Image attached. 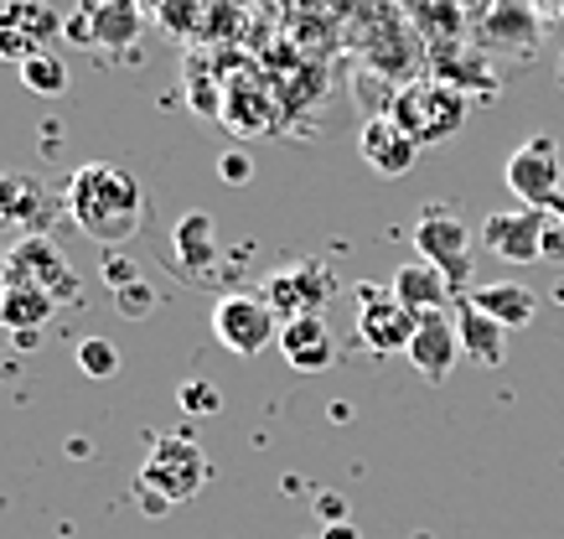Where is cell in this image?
Listing matches in <instances>:
<instances>
[{"instance_id": "obj_16", "label": "cell", "mask_w": 564, "mask_h": 539, "mask_svg": "<svg viewBox=\"0 0 564 539\" xmlns=\"http://www.w3.org/2000/svg\"><path fill=\"white\" fill-rule=\"evenodd\" d=\"M280 358H285L295 374H322V368L337 358V343H332L326 316H295V322H280Z\"/></svg>"}, {"instance_id": "obj_30", "label": "cell", "mask_w": 564, "mask_h": 539, "mask_svg": "<svg viewBox=\"0 0 564 539\" xmlns=\"http://www.w3.org/2000/svg\"><path fill=\"white\" fill-rule=\"evenodd\" d=\"M326 539H358V529H352V524H332V529H326Z\"/></svg>"}, {"instance_id": "obj_35", "label": "cell", "mask_w": 564, "mask_h": 539, "mask_svg": "<svg viewBox=\"0 0 564 539\" xmlns=\"http://www.w3.org/2000/svg\"><path fill=\"white\" fill-rule=\"evenodd\" d=\"M0 332H6V327H0Z\"/></svg>"}, {"instance_id": "obj_12", "label": "cell", "mask_w": 564, "mask_h": 539, "mask_svg": "<svg viewBox=\"0 0 564 539\" xmlns=\"http://www.w3.org/2000/svg\"><path fill=\"white\" fill-rule=\"evenodd\" d=\"M6 280L42 285V291H52V297H73V265L63 260V249H52L42 234L21 239L17 249H6Z\"/></svg>"}, {"instance_id": "obj_27", "label": "cell", "mask_w": 564, "mask_h": 539, "mask_svg": "<svg viewBox=\"0 0 564 539\" xmlns=\"http://www.w3.org/2000/svg\"><path fill=\"white\" fill-rule=\"evenodd\" d=\"M544 260H554V265L564 260V224H560V218H549V234H544Z\"/></svg>"}, {"instance_id": "obj_33", "label": "cell", "mask_w": 564, "mask_h": 539, "mask_svg": "<svg viewBox=\"0 0 564 539\" xmlns=\"http://www.w3.org/2000/svg\"><path fill=\"white\" fill-rule=\"evenodd\" d=\"M560 84H564V57H560Z\"/></svg>"}, {"instance_id": "obj_28", "label": "cell", "mask_w": 564, "mask_h": 539, "mask_svg": "<svg viewBox=\"0 0 564 539\" xmlns=\"http://www.w3.org/2000/svg\"><path fill=\"white\" fill-rule=\"evenodd\" d=\"M218 172H223V182H249V161H243V157H223Z\"/></svg>"}, {"instance_id": "obj_3", "label": "cell", "mask_w": 564, "mask_h": 539, "mask_svg": "<svg viewBox=\"0 0 564 539\" xmlns=\"http://www.w3.org/2000/svg\"><path fill=\"white\" fill-rule=\"evenodd\" d=\"M207 483V456L192 435H155L140 462V493H151L155 508L187 504Z\"/></svg>"}, {"instance_id": "obj_7", "label": "cell", "mask_w": 564, "mask_h": 539, "mask_svg": "<svg viewBox=\"0 0 564 539\" xmlns=\"http://www.w3.org/2000/svg\"><path fill=\"white\" fill-rule=\"evenodd\" d=\"M343 285L332 276L326 260H295V265H280L270 280H264V301L274 306L280 322H295V316H322L326 301L337 297Z\"/></svg>"}, {"instance_id": "obj_5", "label": "cell", "mask_w": 564, "mask_h": 539, "mask_svg": "<svg viewBox=\"0 0 564 539\" xmlns=\"http://www.w3.org/2000/svg\"><path fill=\"white\" fill-rule=\"evenodd\" d=\"M213 337H218V348L239 353V358H259L270 343H280V316L264 297L228 291L213 306Z\"/></svg>"}, {"instance_id": "obj_6", "label": "cell", "mask_w": 564, "mask_h": 539, "mask_svg": "<svg viewBox=\"0 0 564 539\" xmlns=\"http://www.w3.org/2000/svg\"><path fill=\"white\" fill-rule=\"evenodd\" d=\"M508 192H513L523 208H544V213H560L564 208V187H560V145L549 136H533L523 140L513 157H508Z\"/></svg>"}, {"instance_id": "obj_1", "label": "cell", "mask_w": 564, "mask_h": 539, "mask_svg": "<svg viewBox=\"0 0 564 539\" xmlns=\"http://www.w3.org/2000/svg\"><path fill=\"white\" fill-rule=\"evenodd\" d=\"M68 218L84 228L94 244L104 249H124V244L140 234L145 224V197H140V182L115 161H88L68 176Z\"/></svg>"}, {"instance_id": "obj_24", "label": "cell", "mask_w": 564, "mask_h": 539, "mask_svg": "<svg viewBox=\"0 0 564 539\" xmlns=\"http://www.w3.org/2000/svg\"><path fill=\"white\" fill-rule=\"evenodd\" d=\"M78 368H84L88 379H115L120 374V353H115V343H104V337H84L78 343Z\"/></svg>"}, {"instance_id": "obj_8", "label": "cell", "mask_w": 564, "mask_h": 539, "mask_svg": "<svg viewBox=\"0 0 564 539\" xmlns=\"http://www.w3.org/2000/svg\"><path fill=\"white\" fill-rule=\"evenodd\" d=\"M352 297H358V343L362 348L368 353H410V337H414V327H420V316L393 297L389 285L362 280V285H352Z\"/></svg>"}, {"instance_id": "obj_32", "label": "cell", "mask_w": 564, "mask_h": 539, "mask_svg": "<svg viewBox=\"0 0 564 539\" xmlns=\"http://www.w3.org/2000/svg\"><path fill=\"white\" fill-rule=\"evenodd\" d=\"M554 301H560V306H564V285H560V291H554Z\"/></svg>"}, {"instance_id": "obj_23", "label": "cell", "mask_w": 564, "mask_h": 539, "mask_svg": "<svg viewBox=\"0 0 564 539\" xmlns=\"http://www.w3.org/2000/svg\"><path fill=\"white\" fill-rule=\"evenodd\" d=\"M21 84L42 94V99H57V94H68V63L57 53H42L32 63H21Z\"/></svg>"}, {"instance_id": "obj_26", "label": "cell", "mask_w": 564, "mask_h": 539, "mask_svg": "<svg viewBox=\"0 0 564 539\" xmlns=\"http://www.w3.org/2000/svg\"><path fill=\"white\" fill-rule=\"evenodd\" d=\"M182 405H187L192 416H213V410H218V395H213L207 384H182Z\"/></svg>"}, {"instance_id": "obj_15", "label": "cell", "mask_w": 564, "mask_h": 539, "mask_svg": "<svg viewBox=\"0 0 564 539\" xmlns=\"http://www.w3.org/2000/svg\"><path fill=\"white\" fill-rule=\"evenodd\" d=\"M223 125L234 130V136H264L274 130V94L270 84H259V78H239V84H223V105H218Z\"/></svg>"}, {"instance_id": "obj_19", "label": "cell", "mask_w": 564, "mask_h": 539, "mask_svg": "<svg viewBox=\"0 0 564 539\" xmlns=\"http://www.w3.org/2000/svg\"><path fill=\"white\" fill-rule=\"evenodd\" d=\"M456 332H462V353H471L481 368H502L508 364V327L492 322L487 312H477L471 301H456Z\"/></svg>"}, {"instance_id": "obj_14", "label": "cell", "mask_w": 564, "mask_h": 539, "mask_svg": "<svg viewBox=\"0 0 564 539\" xmlns=\"http://www.w3.org/2000/svg\"><path fill=\"white\" fill-rule=\"evenodd\" d=\"M47 208L52 197L42 182H32V176L21 172H0V234H42V224H47Z\"/></svg>"}, {"instance_id": "obj_9", "label": "cell", "mask_w": 564, "mask_h": 539, "mask_svg": "<svg viewBox=\"0 0 564 539\" xmlns=\"http://www.w3.org/2000/svg\"><path fill=\"white\" fill-rule=\"evenodd\" d=\"M544 234H549V213L544 208H502L487 213L477 228V239L487 255L508 265H533L544 260Z\"/></svg>"}, {"instance_id": "obj_29", "label": "cell", "mask_w": 564, "mask_h": 539, "mask_svg": "<svg viewBox=\"0 0 564 539\" xmlns=\"http://www.w3.org/2000/svg\"><path fill=\"white\" fill-rule=\"evenodd\" d=\"M533 6H539L549 21H564V0H533Z\"/></svg>"}, {"instance_id": "obj_4", "label": "cell", "mask_w": 564, "mask_h": 539, "mask_svg": "<svg viewBox=\"0 0 564 539\" xmlns=\"http://www.w3.org/2000/svg\"><path fill=\"white\" fill-rule=\"evenodd\" d=\"M471 244H477V234H471V224H466L462 213L425 208L414 218V249H420V260L435 265L451 280V291H462V297L471 291V255H477Z\"/></svg>"}, {"instance_id": "obj_20", "label": "cell", "mask_w": 564, "mask_h": 539, "mask_svg": "<svg viewBox=\"0 0 564 539\" xmlns=\"http://www.w3.org/2000/svg\"><path fill=\"white\" fill-rule=\"evenodd\" d=\"M389 291L404 301L414 316H425V312H445V301H451V280H445L430 260H410V265H399V270H393Z\"/></svg>"}, {"instance_id": "obj_18", "label": "cell", "mask_w": 564, "mask_h": 539, "mask_svg": "<svg viewBox=\"0 0 564 539\" xmlns=\"http://www.w3.org/2000/svg\"><path fill=\"white\" fill-rule=\"evenodd\" d=\"M466 301H471L477 312H487L492 322H502L508 332L529 327L533 312H539V301H533V291L523 285V280H492V285H471V291H466Z\"/></svg>"}, {"instance_id": "obj_13", "label": "cell", "mask_w": 564, "mask_h": 539, "mask_svg": "<svg viewBox=\"0 0 564 539\" xmlns=\"http://www.w3.org/2000/svg\"><path fill=\"white\" fill-rule=\"evenodd\" d=\"M358 157L368 161L378 176H404V172H414L420 145L393 125V115H368L358 130Z\"/></svg>"}, {"instance_id": "obj_22", "label": "cell", "mask_w": 564, "mask_h": 539, "mask_svg": "<svg viewBox=\"0 0 564 539\" xmlns=\"http://www.w3.org/2000/svg\"><path fill=\"white\" fill-rule=\"evenodd\" d=\"M172 249H176V265H182V270L203 276L207 265L218 260V228H213V218H207V213H187L172 234Z\"/></svg>"}, {"instance_id": "obj_25", "label": "cell", "mask_w": 564, "mask_h": 539, "mask_svg": "<svg viewBox=\"0 0 564 539\" xmlns=\"http://www.w3.org/2000/svg\"><path fill=\"white\" fill-rule=\"evenodd\" d=\"M115 306H120L124 316H145L155 306V297H151V285H145V280H135V285L115 291Z\"/></svg>"}, {"instance_id": "obj_31", "label": "cell", "mask_w": 564, "mask_h": 539, "mask_svg": "<svg viewBox=\"0 0 564 539\" xmlns=\"http://www.w3.org/2000/svg\"><path fill=\"white\" fill-rule=\"evenodd\" d=\"M0 285H6V249H0Z\"/></svg>"}, {"instance_id": "obj_34", "label": "cell", "mask_w": 564, "mask_h": 539, "mask_svg": "<svg viewBox=\"0 0 564 539\" xmlns=\"http://www.w3.org/2000/svg\"><path fill=\"white\" fill-rule=\"evenodd\" d=\"M554 218H560V224H564V208H560V213H554Z\"/></svg>"}, {"instance_id": "obj_21", "label": "cell", "mask_w": 564, "mask_h": 539, "mask_svg": "<svg viewBox=\"0 0 564 539\" xmlns=\"http://www.w3.org/2000/svg\"><path fill=\"white\" fill-rule=\"evenodd\" d=\"M57 312V297L42 291V285H21V280H6L0 285V327L6 332H42Z\"/></svg>"}, {"instance_id": "obj_17", "label": "cell", "mask_w": 564, "mask_h": 539, "mask_svg": "<svg viewBox=\"0 0 564 539\" xmlns=\"http://www.w3.org/2000/svg\"><path fill=\"white\" fill-rule=\"evenodd\" d=\"M63 32H73L84 47H94V42H130L135 36V6L130 0H88L84 11H73L63 21Z\"/></svg>"}, {"instance_id": "obj_2", "label": "cell", "mask_w": 564, "mask_h": 539, "mask_svg": "<svg viewBox=\"0 0 564 539\" xmlns=\"http://www.w3.org/2000/svg\"><path fill=\"white\" fill-rule=\"evenodd\" d=\"M466 94L456 84H445V78H420V84H404L399 94H393V125L404 130V136L425 151V145H441V140H451L456 130L466 125Z\"/></svg>"}, {"instance_id": "obj_10", "label": "cell", "mask_w": 564, "mask_h": 539, "mask_svg": "<svg viewBox=\"0 0 564 539\" xmlns=\"http://www.w3.org/2000/svg\"><path fill=\"white\" fill-rule=\"evenodd\" d=\"M63 21L47 0H21V6H6L0 11V57L6 63H32V57L52 53L47 42L63 32Z\"/></svg>"}, {"instance_id": "obj_11", "label": "cell", "mask_w": 564, "mask_h": 539, "mask_svg": "<svg viewBox=\"0 0 564 539\" xmlns=\"http://www.w3.org/2000/svg\"><path fill=\"white\" fill-rule=\"evenodd\" d=\"M462 358V332H456V316L445 312H425L420 316V327L410 337V364L414 374L425 384H445L451 379V368Z\"/></svg>"}]
</instances>
